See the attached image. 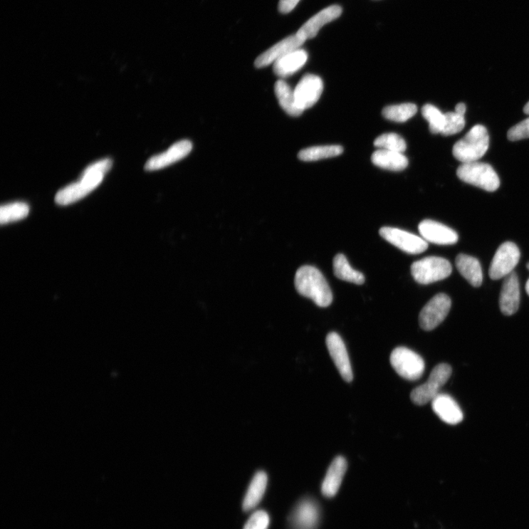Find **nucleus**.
Segmentation results:
<instances>
[{
	"label": "nucleus",
	"instance_id": "f257e3e1",
	"mask_svg": "<svg viewBox=\"0 0 529 529\" xmlns=\"http://www.w3.org/2000/svg\"><path fill=\"white\" fill-rule=\"evenodd\" d=\"M295 286L298 293L310 298L320 308H327L332 303L333 295L328 281L315 267L304 266L298 268Z\"/></svg>",
	"mask_w": 529,
	"mask_h": 529
},
{
	"label": "nucleus",
	"instance_id": "f03ea898",
	"mask_svg": "<svg viewBox=\"0 0 529 529\" xmlns=\"http://www.w3.org/2000/svg\"><path fill=\"white\" fill-rule=\"evenodd\" d=\"M490 137L485 126H474L461 140L453 147L454 157L463 164L476 162L489 149Z\"/></svg>",
	"mask_w": 529,
	"mask_h": 529
},
{
	"label": "nucleus",
	"instance_id": "7ed1b4c3",
	"mask_svg": "<svg viewBox=\"0 0 529 529\" xmlns=\"http://www.w3.org/2000/svg\"><path fill=\"white\" fill-rule=\"evenodd\" d=\"M105 174L95 164L88 167L79 182L71 184L57 193L56 202L60 205H68L80 200L100 185Z\"/></svg>",
	"mask_w": 529,
	"mask_h": 529
},
{
	"label": "nucleus",
	"instance_id": "20e7f679",
	"mask_svg": "<svg viewBox=\"0 0 529 529\" xmlns=\"http://www.w3.org/2000/svg\"><path fill=\"white\" fill-rule=\"evenodd\" d=\"M456 174L462 181L489 192H496L500 187V179L494 169L478 161L463 164L458 168Z\"/></svg>",
	"mask_w": 529,
	"mask_h": 529
},
{
	"label": "nucleus",
	"instance_id": "39448f33",
	"mask_svg": "<svg viewBox=\"0 0 529 529\" xmlns=\"http://www.w3.org/2000/svg\"><path fill=\"white\" fill-rule=\"evenodd\" d=\"M452 272L451 263L446 259L439 257H428L413 263L411 273L414 280L422 285L444 281Z\"/></svg>",
	"mask_w": 529,
	"mask_h": 529
},
{
	"label": "nucleus",
	"instance_id": "423d86ee",
	"mask_svg": "<svg viewBox=\"0 0 529 529\" xmlns=\"http://www.w3.org/2000/svg\"><path fill=\"white\" fill-rule=\"evenodd\" d=\"M451 367L446 363L436 365L432 370L428 380L412 391V402L419 406L428 404L440 394L441 388L451 376Z\"/></svg>",
	"mask_w": 529,
	"mask_h": 529
},
{
	"label": "nucleus",
	"instance_id": "0eeeda50",
	"mask_svg": "<svg viewBox=\"0 0 529 529\" xmlns=\"http://www.w3.org/2000/svg\"><path fill=\"white\" fill-rule=\"evenodd\" d=\"M390 363L397 373L409 381L419 379L425 371L424 359L406 347L395 349L390 355Z\"/></svg>",
	"mask_w": 529,
	"mask_h": 529
},
{
	"label": "nucleus",
	"instance_id": "6e6552de",
	"mask_svg": "<svg viewBox=\"0 0 529 529\" xmlns=\"http://www.w3.org/2000/svg\"><path fill=\"white\" fill-rule=\"evenodd\" d=\"M520 258V252L513 242H505L496 252L490 267V277L498 281L508 277L517 266Z\"/></svg>",
	"mask_w": 529,
	"mask_h": 529
},
{
	"label": "nucleus",
	"instance_id": "1a4fd4ad",
	"mask_svg": "<svg viewBox=\"0 0 529 529\" xmlns=\"http://www.w3.org/2000/svg\"><path fill=\"white\" fill-rule=\"evenodd\" d=\"M451 307V300L445 293L434 295L424 306L419 315V324L425 331H431L438 328L448 315Z\"/></svg>",
	"mask_w": 529,
	"mask_h": 529
},
{
	"label": "nucleus",
	"instance_id": "9d476101",
	"mask_svg": "<svg viewBox=\"0 0 529 529\" xmlns=\"http://www.w3.org/2000/svg\"><path fill=\"white\" fill-rule=\"evenodd\" d=\"M379 235L385 241L408 254H421L428 248V242L423 238L398 228L382 227L379 229Z\"/></svg>",
	"mask_w": 529,
	"mask_h": 529
},
{
	"label": "nucleus",
	"instance_id": "9b49d317",
	"mask_svg": "<svg viewBox=\"0 0 529 529\" xmlns=\"http://www.w3.org/2000/svg\"><path fill=\"white\" fill-rule=\"evenodd\" d=\"M324 90L323 81L317 75H305L294 89L295 103L303 111L313 107Z\"/></svg>",
	"mask_w": 529,
	"mask_h": 529
},
{
	"label": "nucleus",
	"instance_id": "f8f14e48",
	"mask_svg": "<svg viewBox=\"0 0 529 529\" xmlns=\"http://www.w3.org/2000/svg\"><path fill=\"white\" fill-rule=\"evenodd\" d=\"M326 343L340 376L345 381L351 382L354 378L353 372L346 345L342 339L337 333L330 332L327 336Z\"/></svg>",
	"mask_w": 529,
	"mask_h": 529
},
{
	"label": "nucleus",
	"instance_id": "ddd939ff",
	"mask_svg": "<svg viewBox=\"0 0 529 529\" xmlns=\"http://www.w3.org/2000/svg\"><path fill=\"white\" fill-rule=\"evenodd\" d=\"M320 514L317 502L311 498H305L296 505L290 516L291 528L316 529Z\"/></svg>",
	"mask_w": 529,
	"mask_h": 529
},
{
	"label": "nucleus",
	"instance_id": "4468645a",
	"mask_svg": "<svg viewBox=\"0 0 529 529\" xmlns=\"http://www.w3.org/2000/svg\"><path fill=\"white\" fill-rule=\"evenodd\" d=\"M192 148V142L188 140L175 143L167 151L152 157L146 163L145 169L151 172L167 168L188 156Z\"/></svg>",
	"mask_w": 529,
	"mask_h": 529
},
{
	"label": "nucleus",
	"instance_id": "2eb2a0df",
	"mask_svg": "<svg viewBox=\"0 0 529 529\" xmlns=\"http://www.w3.org/2000/svg\"><path fill=\"white\" fill-rule=\"evenodd\" d=\"M419 233L426 241L438 245H453L459 236L451 228L432 220H424L419 225Z\"/></svg>",
	"mask_w": 529,
	"mask_h": 529
},
{
	"label": "nucleus",
	"instance_id": "dca6fc26",
	"mask_svg": "<svg viewBox=\"0 0 529 529\" xmlns=\"http://www.w3.org/2000/svg\"><path fill=\"white\" fill-rule=\"evenodd\" d=\"M305 41L296 33L272 46L271 48L261 54L255 61V66L263 68L273 63L283 56L300 49Z\"/></svg>",
	"mask_w": 529,
	"mask_h": 529
},
{
	"label": "nucleus",
	"instance_id": "f3484780",
	"mask_svg": "<svg viewBox=\"0 0 529 529\" xmlns=\"http://www.w3.org/2000/svg\"><path fill=\"white\" fill-rule=\"evenodd\" d=\"M520 286L515 272H512L503 282L499 298L500 309L505 315L515 314L520 305Z\"/></svg>",
	"mask_w": 529,
	"mask_h": 529
},
{
	"label": "nucleus",
	"instance_id": "a211bd4d",
	"mask_svg": "<svg viewBox=\"0 0 529 529\" xmlns=\"http://www.w3.org/2000/svg\"><path fill=\"white\" fill-rule=\"evenodd\" d=\"M342 9L337 5L329 6L310 18L296 33L305 41L315 37L322 27L337 19Z\"/></svg>",
	"mask_w": 529,
	"mask_h": 529
},
{
	"label": "nucleus",
	"instance_id": "6ab92c4d",
	"mask_svg": "<svg viewBox=\"0 0 529 529\" xmlns=\"http://www.w3.org/2000/svg\"><path fill=\"white\" fill-rule=\"evenodd\" d=\"M432 409L444 422L456 425L461 423L464 416L461 408L456 401L447 394H440L431 402Z\"/></svg>",
	"mask_w": 529,
	"mask_h": 529
},
{
	"label": "nucleus",
	"instance_id": "aec40b11",
	"mask_svg": "<svg viewBox=\"0 0 529 529\" xmlns=\"http://www.w3.org/2000/svg\"><path fill=\"white\" fill-rule=\"evenodd\" d=\"M347 462L343 456L335 457L322 483L321 493L326 498H333L337 493L342 478L347 470Z\"/></svg>",
	"mask_w": 529,
	"mask_h": 529
},
{
	"label": "nucleus",
	"instance_id": "412c9836",
	"mask_svg": "<svg viewBox=\"0 0 529 529\" xmlns=\"http://www.w3.org/2000/svg\"><path fill=\"white\" fill-rule=\"evenodd\" d=\"M308 55L302 49L293 51L273 63V73L280 78H288L301 68L307 63Z\"/></svg>",
	"mask_w": 529,
	"mask_h": 529
},
{
	"label": "nucleus",
	"instance_id": "4be33fe9",
	"mask_svg": "<svg viewBox=\"0 0 529 529\" xmlns=\"http://www.w3.org/2000/svg\"><path fill=\"white\" fill-rule=\"evenodd\" d=\"M456 266L460 274L473 287H480L483 281V272L478 259L464 254L456 257Z\"/></svg>",
	"mask_w": 529,
	"mask_h": 529
},
{
	"label": "nucleus",
	"instance_id": "5701e85b",
	"mask_svg": "<svg viewBox=\"0 0 529 529\" xmlns=\"http://www.w3.org/2000/svg\"><path fill=\"white\" fill-rule=\"evenodd\" d=\"M373 164L383 169L399 172L408 166V159L401 152L379 150L372 157Z\"/></svg>",
	"mask_w": 529,
	"mask_h": 529
},
{
	"label": "nucleus",
	"instance_id": "b1692460",
	"mask_svg": "<svg viewBox=\"0 0 529 529\" xmlns=\"http://www.w3.org/2000/svg\"><path fill=\"white\" fill-rule=\"evenodd\" d=\"M268 484V476L264 471L258 472L251 481L243 503L245 512L255 509L261 501Z\"/></svg>",
	"mask_w": 529,
	"mask_h": 529
},
{
	"label": "nucleus",
	"instance_id": "393cba45",
	"mask_svg": "<svg viewBox=\"0 0 529 529\" xmlns=\"http://www.w3.org/2000/svg\"><path fill=\"white\" fill-rule=\"evenodd\" d=\"M276 97H277L281 108L291 117H300L303 110L298 108L294 95V90L284 80H280L274 87Z\"/></svg>",
	"mask_w": 529,
	"mask_h": 529
},
{
	"label": "nucleus",
	"instance_id": "a878e982",
	"mask_svg": "<svg viewBox=\"0 0 529 529\" xmlns=\"http://www.w3.org/2000/svg\"><path fill=\"white\" fill-rule=\"evenodd\" d=\"M333 270L336 277L343 281L362 285L365 277L362 273L354 269L342 254L337 255L333 261Z\"/></svg>",
	"mask_w": 529,
	"mask_h": 529
},
{
	"label": "nucleus",
	"instance_id": "bb28decb",
	"mask_svg": "<svg viewBox=\"0 0 529 529\" xmlns=\"http://www.w3.org/2000/svg\"><path fill=\"white\" fill-rule=\"evenodd\" d=\"M342 152V147L338 145L313 147L300 151L298 157L306 162H310V161L337 157Z\"/></svg>",
	"mask_w": 529,
	"mask_h": 529
},
{
	"label": "nucleus",
	"instance_id": "cd10ccee",
	"mask_svg": "<svg viewBox=\"0 0 529 529\" xmlns=\"http://www.w3.org/2000/svg\"><path fill=\"white\" fill-rule=\"evenodd\" d=\"M417 111L415 104L404 103L387 106L383 109L382 114L389 121L402 123L415 116Z\"/></svg>",
	"mask_w": 529,
	"mask_h": 529
},
{
	"label": "nucleus",
	"instance_id": "c85d7f7f",
	"mask_svg": "<svg viewBox=\"0 0 529 529\" xmlns=\"http://www.w3.org/2000/svg\"><path fill=\"white\" fill-rule=\"evenodd\" d=\"M29 211V206L24 202L4 205L0 210V222L5 224L25 219L28 216Z\"/></svg>",
	"mask_w": 529,
	"mask_h": 529
},
{
	"label": "nucleus",
	"instance_id": "c756f323",
	"mask_svg": "<svg viewBox=\"0 0 529 529\" xmlns=\"http://www.w3.org/2000/svg\"><path fill=\"white\" fill-rule=\"evenodd\" d=\"M423 117L429 124V130L433 134L441 133L446 122V116L438 108L427 104L422 108Z\"/></svg>",
	"mask_w": 529,
	"mask_h": 529
},
{
	"label": "nucleus",
	"instance_id": "7c9ffc66",
	"mask_svg": "<svg viewBox=\"0 0 529 529\" xmlns=\"http://www.w3.org/2000/svg\"><path fill=\"white\" fill-rule=\"evenodd\" d=\"M375 146L381 150L403 153L407 145L402 137L396 133H386L380 135L375 142Z\"/></svg>",
	"mask_w": 529,
	"mask_h": 529
},
{
	"label": "nucleus",
	"instance_id": "2f4dec72",
	"mask_svg": "<svg viewBox=\"0 0 529 529\" xmlns=\"http://www.w3.org/2000/svg\"><path fill=\"white\" fill-rule=\"evenodd\" d=\"M446 122L441 132L444 135H452L461 132L466 126L465 117L457 112H449L445 113Z\"/></svg>",
	"mask_w": 529,
	"mask_h": 529
},
{
	"label": "nucleus",
	"instance_id": "473e14b6",
	"mask_svg": "<svg viewBox=\"0 0 529 529\" xmlns=\"http://www.w3.org/2000/svg\"><path fill=\"white\" fill-rule=\"evenodd\" d=\"M269 524L268 514L266 511L260 510L250 517L243 529H268Z\"/></svg>",
	"mask_w": 529,
	"mask_h": 529
},
{
	"label": "nucleus",
	"instance_id": "72a5a7b5",
	"mask_svg": "<svg viewBox=\"0 0 529 529\" xmlns=\"http://www.w3.org/2000/svg\"><path fill=\"white\" fill-rule=\"evenodd\" d=\"M508 137L511 142L529 139V118L513 127L508 131Z\"/></svg>",
	"mask_w": 529,
	"mask_h": 529
},
{
	"label": "nucleus",
	"instance_id": "f704fd0d",
	"mask_svg": "<svg viewBox=\"0 0 529 529\" xmlns=\"http://www.w3.org/2000/svg\"><path fill=\"white\" fill-rule=\"evenodd\" d=\"M300 1V0H280L279 11L282 14H288L295 8Z\"/></svg>",
	"mask_w": 529,
	"mask_h": 529
},
{
	"label": "nucleus",
	"instance_id": "c9c22d12",
	"mask_svg": "<svg viewBox=\"0 0 529 529\" xmlns=\"http://www.w3.org/2000/svg\"><path fill=\"white\" fill-rule=\"evenodd\" d=\"M455 112H457L459 115H462V116L465 117V114L466 112V105L464 103H459L456 105L455 108Z\"/></svg>",
	"mask_w": 529,
	"mask_h": 529
},
{
	"label": "nucleus",
	"instance_id": "e433bc0d",
	"mask_svg": "<svg viewBox=\"0 0 529 529\" xmlns=\"http://www.w3.org/2000/svg\"><path fill=\"white\" fill-rule=\"evenodd\" d=\"M527 268L529 270V263L527 264ZM525 290L527 294L529 295V279L528 280L525 285Z\"/></svg>",
	"mask_w": 529,
	"mask_h": 529
},
{
	"label": "nucleus",
	"instance_id": "4c0bfd02",
	"mask_svg": "<svg viewBox=\"0 0 529 529\" xmlns=\"http://www.w3.org/2000/svg\"><path fill=\"white\" fill-rule=\"evenodd\" d=\"M523 111L525 114L529 115V102L525 105Z\"/></svg>",
	"mask_w": 529,
	"mask_h": 529
}]
</instances>
